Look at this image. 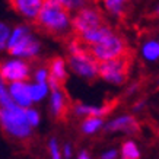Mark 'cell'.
<instances>
[{"mask_svg":"<svg viewBox=\"0 0 159 159\" xmlns=\"http://www.w3.org/2000/svg\"><path fill=\"white\" fill-rule=\"evenodd\" d=\"M104 25V19H102L101 13L95 9H79L76 16L72 20V28L76 34L89 31V29L98 28Z\"/></svg>","mask_w":159,"mask_h":159,"instance_id":"obj_8","label":"cell"},{"mask_svg":"<svg viewBox=\"0 0 159 159\" xmlns=\"http://www.w3.org/2000/svg\"><path fill=\"white\" fill-rule=\"evenodd\" d=\"M39 43L32 37L28 26L19 25L10 31L6 50L13 57L31 58L39 53Z\"/></svg>","mask_w":159,"mask_h":159,"instance_id":"obj_3","label":"cell"},{"mask_svg":"<svg viewBox=\"0 0 159 159\" xmlns=\"http://www.w3.org/2000/svg\"><path fill=\"white\" fill-rule=\"evenodd\" d=\"M120 2H123V3H124V2H125V0H120Z\"/></svg>","mask_w":159,"mask_h":159,"instance_id":"obj_30","label":"cell"},{"mask_svg":"<svg viewBox=\"0 0 159 159\" xmlns=\"http://www.w3.org/2000/svg\"><path fill=\"white\" fill-rule=\"evenodd\" d=\"M101 125H102L101 117H88L80 125V130L85 134H93L95 131L101 129Z\"/></svg>","mask_w":159,"mask_h":159,"instance_id":"obj_16","label":"cell"},{"mask_svg":"<svg viewBox=\"0 0 159 159\" xmlns=\"http://www.w3.org/2000/svg\"><path fill=\"white\" fill-rule=\"evenodd\" d=\"M50 76H53L57 82L63 83L67 79V73H66V64L63 61V58L56 57L53 61L50 63Z\"/></svg>","mask_w":159,"mask_h":159,"instance_id":"obj_14","label":"cell"},{"mask_svg":"<svg viewBox=\"0 0 159 159\" xmlns=\"http://www.w3.org/2000/svg\"><path fill=\"white\" fill-rule=\"evenodd\" d=\"M117 158V150H108L102 155L101 159H116Z\"/></svg>","mask_w":159,"mask_h":159,"instance_id":"obj_26","label":"cell"},{"mask_svg":"<svg viewBox=\"0 0 159 159\" xmlns=\"http://www.w3.org/2000/svg\"><path fill=\"white\" fill-rule=\"evenodd\" d=\"M9 93L13 102L16 105L22 107V108H29L32 105V98H31V92H29V83L26 80H20V82H12L9 83Z\"/></svg>","mask_w":159,"mask_h":159,"instance_id":"obj_9","label":"cell"},{"mask_svg":"<svg viewBox=\"0 0 159 159\" xmlns=\"http://www.w3.org/2000/svg\"><path fill=\"white\" fill-rule=\"evenodd\" d=\"M143 56L148 60H156L159 57V44L156 41H149L143 45Z\"/></svg>","mask_w":159,"mask_h":159,"instance_id":"obj_19","label":"cell"},{"mask_svg":"<svg viewBox=\"0 0 159 159\" xmlns=\"http://www.w3.org/2000/svg\"><path fill=\"white\" fill-rule=\"evenodd\" d=\"M88 50L97 61H105V60H111L124 54L127 51V44L121 37L111 34L101 43L88 45Z\"/></svg>","mask_w":159,"mask_h":159,"instance_id":"obj_5","label":"cell"},{"mask_svg":"<svg viewBox=\"0 0 159 159\" xmlns=\"http://www.w3.org/2000/svg\"><path fill=\"white\" fill-rule=\"evenodd\" d=\"M131 64V56H129V50L124 54H121L116 58L105 60V61H98V75L105 79L107 82L121 85L125 82L129 76Z\"/></svg>","mask_w":159,"mask_h":159,"instance_id":"obj_4","label":"cell"},{"mask_svg":"<svg viewBox=\"0 0 159 159\" xmlns=\"http://www.w3.org/2000/svg\"><path fill=\"white\" fill-rule=\"evenodd\" d=\"M44 0H10V5L19 15L29 20H35L38 16Z\"/></svg>","mask_w":159,"mask_h":159,"instance_id":"obj_10","label":"cell"},{"mask_svg":"<svg viewBox=\"0 0 159 159\" xmlns=\"http://www.w3.org/2000/svg\"><path fill=\"white\" fill-rule=\"evenodd\" d=\"M142 107H143V102H137V104H136V107H134V110L137 111V110H140Z\"/></svg>","mask_w":159,"mask_h":159,"instance_id":"obj_29","label":"cell"},{"mask_svg":"<svg viewBox=\"0 0 159 159\" xmlns=\"http://www.w3.org/2000/svg\"><path fill=\"white\" fill-rule=\"evenodd\" d=\"M0 77L5 82H20L29 79V66L28 63L18 58L6 60L0 63Z\"/></svg>","mask_w":159,"mask_h":159,"instance_id":"obj_6","label":"cell"},{"mask_svg":"<svg viewBox=\"0 0 159 159\" xmlns=\"http://www.w3.org/2000/svg\"><path fill=\"white\" fill-rule=\"evenodd\" d=\"M50 88H48V83L44 82V83H29V92H31V98H32V102H38L41 99L47 97L48 93Z\"/></svg>","mask_w":159,"mask_h":159,"instance_id":"obj_15","label":"cell"},{"mask_svg":"<svg viewBox=\"0 0 159 159\" xmlns=\"http://www.w3.org/2000/svg\"><path fill=\"white\" fill-rule=\"evenodd\" d=\"M25 112H26V120L31 124V127H37L39 124V114L38 111L34 110V108H25Z\"/></svg>","mask_w":159,"mask_h":159,"instance_id":"obj_22","label":"cell"},{"mask_svg":"<svg viewBox=\"0 0 159 159\" xmlns=\"http://www.w3.org/2000/svg\"><path fill=\"white\" fill-rule=\"evenodd\" d=\"M15 102L12 99L9 93V89L6 86V82L0 77V107H3V108H9V107H13Z\"/></svg>","mask_w":159,"mask_h":159,"instance_id":"obj_18","label":"cell"},{"mask_svg":"<svg viewBox=\"0 0 159 159\" xmlns=\"http://www.w3.org/2000/svg\"><path fill=\"white\" fill-rule=\"evenodd\" d=\"M105 7L112 13H120L123 9V2L120 0H105Z\"/></svg>","mask_w":159,"mask_h":159,"instance_id":"obj_23","label":"cell"},{"mask_svg":"<svg viewBox=\"0 0 159 159\" xmlns=\"http://www.w3.org/2000/svg\"><path fill=\"white\" fill-rule=\"evenodd\" d=\"M35 24L44 32L51 35H66L70 29L69 12L56 0H44Z\"/></svg>","mask_w":159,"mask_h":159,"instance_id":"obj_1","label":"cell"},{"mask_svg":"<svg viewBox=\"0 0 159 159\" xmlns=\"http://www.w3.org/2000/svg\"><path fill=\"white\" fill-rule=\"evenodd\" d=\"M0 127L5 133L19 140L28 139L32 134V127L26 120L25 108L16 104L9 108L0 107Z\"/></svg>","mask_w":159,"mask_h":159,"instance_id":"obj_2","label":"cell"},{"mask_svg":"<svg viewBox=\"0 0 159 159\" xmlns=\"http://www.w3.org/2000/svg\"><path fill=\"white\" fill-rule=\"evenodd\" d=\"M69 64L75 73L83 77H95L98 76V61L91 56L89 50H85L79 54H70Z\"/></svg>","mask_w":159,"mask_h":159,"instance_id":"obj_7","label":"cell"},{"mask_svg":"<svg viewBox=\"0 0 159 159\" xmlns=\"http://www.w3.org/2000/svg\"><path fill=\"white\" fill-rule=\"evenodd\" d=\"M121 159H140V152L134 142L127 140L121 146Z\"/></svg>","mask_w":159,"mask_h":159,"instance_id":"obj_17","label":"cell"},{"mask_svg":"<svg viewBox=\"0 0 159 159\" xmlns=\"http://www.w3.org/2000/svg\"><path fill=\"white\" fill-rule=\"evenodd\" d=\"M111 34H112V31L110 29V26H107V25L104 24V25H101V26H98V28L89 29V31H85V32L77 34V38L80 39L83 44H86V45H92V44L104 41V39L108 38Z\"/></svg>","mask_w":159,"mask_h":159,"instance_id":"obj_12","label":"cell"},{"mask_svg":"<svg viewBox=\"0 0 159 159\" xmlns=\"http://www.w3.org/2000/svg\"><path fill=\"white\" fill-rule=\"evenodd\" d=\"M105 130L108 131H125L129 134H136L139 131V124L137 121L130 116H123L118 117L116 120L110 121L105 125Z\"/></svg>","mask_w":159,"mask_h":159,"instance_id":"obj_11","label":"cell"},{"mask_svg":"<svg viewBox=\"0 0 159 159\" xmlns=\"http://www.w3.org/2000/svg\"><path fill=\"white\" fill-rule=\"evenodd\" d=\"M47 79H48V70H47L45 67H41L35 72V80H37L38 83L47 82Z\"/></svg>","mask_w":159,"mask_h":159,"instance_id":"obj_24","label":"cell"},{"mask_svg":"<svg viewBox=\"0 0 159 159\" xmlns=\"http://www.w3.org/2000/svg\"><path fill=\"white\" fill-rule=\"evenodd\" d=\"M72 156V148H70V145H66L64 146V158L69 159Z\"/></svg>","mask_w":159,"mask_h":159,"instance_id":"obj_27","label":"cell"},{"mask_svg":"<svg viewBox=\"0 0 159 159\" xmlns=\"http://www.w3.org/2000/svg\"><path fill=\"white\" fill-rule=\"evenodd\" d=\"M111 110V107H91V105H75V112L85 117H102Z\"/></svg>","mask_w":159,"mask_h":159,"instance_id":"obj_13","label":"cell"},{"mask_svg":"<svg viewBox=\"0 0 159 159\" xmlns=\"http://www.w3.org/2000/svg\"><path fill=\"white\" fill-rule=\"evenodd\" d=\"M50 152H51V158L53 159H61V155H60V150H58V145L56 139L50 140Z\"/></svg>","mask_w":159,"mask_h":159,"instance_id":"obj_25","label":"cell"},{"mask_svg":"<svg viewBox=\"0 0 159 159\" xmlns=\"http://www.w3.org/2000/svg\"><path fill=\"white\" fill-rule=\"evenodd\" d=\"M77 159H91V158H89V155H88L86 152H82V153L79 155V158Z\"/></svg>","mask_w":159,"mask_h":159,"instance_id":"obj_28","label":"cell"},{"mask_svg":"<svg viewBox=\"0 0 159 159\" xmlns=\"http://www.w3.org/2000/svg\"><path fill=\"white\" fill-rule=\"evenodd\" d=\"M58 5L63 6L67 12H72V10H79L85 6V0H56Z\"/></svg>","mask_w":159,"mask_h":159,"instance_id":"obj_20","label":"cell"},{"mask_svg":"<svg viewBox=\"0 0 159 159\" xmlns=\"http://www.w3.org/2000/svg\"><path fill=\"white\" fill-rule=\"evenodd\" d=\"M9 35H10V28L5 22H0V51H2V50H6Z\"/></svg>","mask_w":159,"mask_h":159,"instance_id":"obj_21","label":"cell"}]
</instances>
